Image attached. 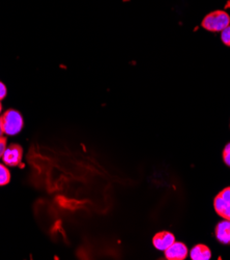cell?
<instances>
[{
  "mask_svg": "<svg viewBox=\"0 0 230 260\" xmlns=\"http://www.w3.org/2000/svg\"><path fill=\"white\" fill-rule=\"evenodd\" d=\"M228 25H230V16L222 10L208 14L201 22L202 28L211 32H221Z\"/></svg>",
  "mask_w": 230,
  "mask_h": 260,
  "instance_id": "1",
  "label": "cell"
},
{
  "mask_svg": "<svg viewBox=\"0 0 230 260\" xmlns=\"http://www.w3.org/2000/svg\"><path fill=\"white\" fill-rule=\"evenodd\" d=\"M165 258L168 260H184L188 256V247L182 242H174L164 251Z\"/></svg>",
  "mask_w": 230,
  "mask_h": 260,
  "instance_id": "4",
  "label": "cell"
},
{
  "mask_svg": "<svg viewBox=\"0 0 230 260\" xmlns=\"http://www.w3.org/2000/svg\"><path fill=\"white\" fill-rule=\"evenodd\" d=\"M214 209L220 217L230 221V187L223 189L214 198Z\"/></svg>",
  "mask_w": 230,
  "mask_h": 260,
  "instance_id": "3",
  "label": "cell"
},
{
  "mask_svg": "<svg viewBox=\"0 0 230 260\" xmlns=\"http://www.w3.org/2000/svg\"><path fill=\"white\" fill-rule=\"evenodd\" d=\"M0 122H2V127L4 134L9 136H15L19 134L24 125L23 117L20 112L14 109H10L4 113L0 117Z\"/></svg>",
  "mask_w": 230,
  "mask_h": 260,
  "instance_id": "2",
  "label": "cell"
},
{
  "mask_svg": "<svg viewBox=\"0 0 230 260\" xmlns=\"http://www.w3.org/2000/svg\"><path fill=\"white\" fill-rule=\"evenodd\" d=\"M4 131H3V127H2V122H0V137H3Z\"/></svg>",
  "mask_w": 230,
  "mask_h": 260,
  "instance_id": "14",
  "label": "cell"
},
{
  "mask_svg": "<svg viewBox=\"0 0 230 260\" xmlns=\"http://www.w3.org/2000/svg\"><path fill=\"white\" fill-rule=\"evenodd\" d=\"M222 158H223V161L224 163L230 167V142L226 144V146L224 147L223 149V152H222Z\"/></svg>",
  "mask_w": 230,
  "mask_h": 260,
  "instance_id": "11",
  "label": "cell"
},
{
  "mask_svg": "<svg viewBox=\"0 0 230 260\" xmlns=\"http://www.w3.org/2000/svg\"><path fill=\"white\" fill-rule=\"evenodd\" d=\"M2 110H3V106H2V103H0V113H2Z\"/></svg>",
  "mask_w": 230,
  "mask_h": 260,
  "instance_id": "15",
  "label": "cell"
},
{
  "mask_svg": "<svg viewBox=\"0 0 230 260\" xmlns=\"http://www.w3.org/2000/svg\"><path fill=\"white\" fill-rule=\"evenodd\" d=\"M217 240L223 245H230V221L223 219L215 229Z\"/></svg>",
  "mask_w": 230,
  "mask_h": 260,
  "instance_id": "7",
  "label": "cell"
},
{
  "mask_svg": "<svg viewBox=\"0 0 230 260\" xmlns=\"http://www.w3.org/2000/svg\"><path fill=\"white\" fill-rule=\"evenodd\" d=\"M7 93H8V90L6 85L3 82H0V101L4 100L7 96Z\"/></svg>",
  "mask_w": 230,
  "mask_h": 260,
  "instance_id": "13",
  "label": "cell"
},
{
  "mask_svg": "<svg viewBox=\"0 0 230 260\" xmlns=\"http://www.w3.org/2000/svg\"><path fill=\"white\" fill-rule=\"evenodd\" d=\"M175 242L173 233L169 231H160L152 239V245L159 251H165Z\"/></svg>",
  "mask_w": 230,
  "mask_h": 260,
  "instance_id": "6",
  "label": "cell"
},
{
  "mask_svg": "<svg viewBox=\"0 0 230 260\" xmlns=\"http://www.w3.org/2000/svg\"><path fill=\"white\" fill-rule=\"evenodd\" d=\"M22 154H23V150H22L21 146H19L17 144H13L6 148L2 158L6 165L17 166L20 164V162L22 160Z\"/></svg>",
  "mask_w": 230,
  "mask_h": 260,
  "instance_id": "5",
  "label": "cell"
},
{
  "mask_svg": "<svg viewBox=\"0 0 230 260\" xmlns=\"http://www.w3.org/2000/svg\"><path fill=\"white\" fill-rule=\"evenodd\" d=\"M221 41L227 47H230V25L221 31Z\"/></svg>",
  "mask_w": 230,
  "mask_h": 260,
  "instance_id": "10",
  "label": "cell"
},
{
  "mask_svg": "<svg viewBox=\"0 0 230 260\" xmlns=\"http://www.w3.org/2000/svg\"><path fill=\"white\" fill-rule=\"evenodd\" d=\"M10 179H11V174L8 167L0 164V186L8 185L10 183Z\"/></svg>",
  "mask_w": 230,
  "mask_h": 260,
  "instance_id": "9",
  "label": "cell"
},
{
  "mask_svg": "<svg viewBox=\"0 0 230 260\" xmlns=\"http://www.w3.org/2000/svg\"><path fill=\"white\" fill-rule=\"evenodd\" d=\"M6 148H7V139L5 137H0V158L3 157Z\"/></svg>",
  "mask_w": 230,
  "mask_h": 260,
  "instance_id": "12",
  "label": "cell"
},
{
  "mask_svg": "<svg viewBox=\"0 0 230 260\" xmlns=\"http://www.w3.org/2000/svg\"><path fill=\"white\" fill-rule=\"evenodd\" d=\"M190 257L192 260H210L212 257V252L208 246L199 244L192 248Z\"/></svg>",
  "mask_w": 230,
  "mask_h": 260,
  "instance_id": "8",
  "label": "cell"
}]
</instances>
